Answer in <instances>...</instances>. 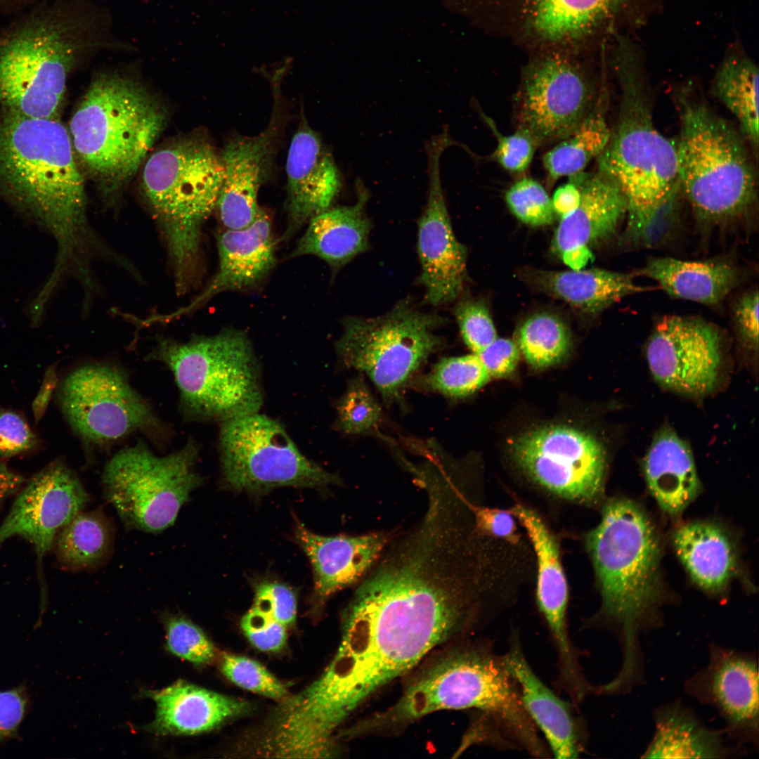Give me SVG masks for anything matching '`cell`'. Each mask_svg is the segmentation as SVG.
I'll return each instance as SVG.
<instances>
[{
  "label": "cell",
  "mask_w": 759,
  "mask_h": 759,
  "mask_svg": "<svg viewBox=\"0 0 759 759\" xmlns=\"http://www.w3.org/2000/svg\"><path fill=\"white\" fill-rule=\"evenodd\" d=\"M477 623L464 602L436 586L363 580L344 612L339 649L323 673L349 715L435 647Z\"/></svg>",
  "instance_id": "obj_1"
},
{
  "label": "cell",
  "mask_w": 759,
  "mask_h": 759,
  "mask_svg": "<svg viewBox=\"0 0 759 759\" xmlns=\"http://www.w3.org/2000/svg\"><path fill=\"white\" fill-rule=\"evenodd\" d=\"M0 195L55 237L56 271L84 272L91 259L110 252L88 221L84 181L58 119L3 110Z\"/></svg>",
  "instance_id": "obj_2"
},
{
  "label": "cell",
  "mask_w": 759,
  "mask_h": 759,
  "mask_svg": "<svg viewBox=\"0 0 759 759\" xmlns=\"http://www.w3.org/2000/svg\"><path fill=\"white\" fill-rule=\"evenodd\" d=\"M586 543L602 595L599 617L588 625L602 626L618 637L622 663L612 680L630 689L643 680L640 635L661 624L659 537L638 504L615 498L604 505L601 521Z\"/></svg>",
  "instance_id": "obj_3"
},
{
  "label": "cell",
  "mask_w": 759,
  "mask_h": 759,
  "mask_svg": "<svg viewBox=\"0 0 759 759\" xmlns=\"http://www.w3.org/2000/svg\"><path fill=\"white\" fill-rule=\"evenodd\" d=\"M475 709L476 738L496 747L550 756L522 703L517 684L489 642L459 647L435 660L409 683L394 706L372 717L378 729L410 722L440 710Z\"/></svg>",
  "instance_id": "obj_4"
},
{
  "label": "cell",
  "mask_w": 759,
  "mask_h": 759,
  "mask_svg": "<svg viewBox=\"0 0 759 759\" xmlns=\"http://www.w3.org/2000/svg\"><path fill=\"white\" fill-rule=\"evenodd\" d=\"M0 32V105L58 119L69 74L97 46L89 18L73 2L39 0Z\"/></svg>",
  "instance_id": "obj_5"
},
{
  "label": "cell",
  "mask_w": 759,
  "mask_h": 759,
  "mask_svg": "<svg viewBox=\"0 0 759 759\" xmlns=\"http://www.w3.org/2000/svg\"><path fill=\"white\" fill-rule=\"evenodd\" d=\"M167 119L162 103L138 81L112 72L93 79L69 133L75 156L106 197L145 162Z\"/></svg>",
  "instance_id": "obj_6"
},
{
  "label": "cell",
  "mask_w": 759,
  "mask_h": 759,
  "mask_svg": "<svg viewBox=\"0 0 759 759\" xmlns=\"http://www.w3.org/2000/svg\"><path fill=\"white\" fill-rule=\"evenodd\" d=\"M223 174L221 154L195 137L173 141L144 162L142 191L162 231L180 295L197 277L202 226L216 208Z\"/></svg>",
  "instance_id": "obj_7"
},
{
  "label": "cell",
  "mask_w": 759,
  "mask_h": 759,
  "mask_svg": "<svg viewBox=\"0 0 759 759\" xmlns=\"http://www.w3.org/2000/svg\"><path fill=\"white\" fill-rule=\"evenodd\" d=\"M621 105L618 123L598 158L599 173L627 202L628 233L640 238L679 189L675 142L655 126L644 87L631 63L619 66Z\"/></svg>",
  "instance_id": "obj_8"
},
{
  "label": "cell",
  "mask_w": 759,
  "mask_h": 759,
  "mask_svg": "<svg viewBox=\"0 0 759 759\" xmlns=\"http://www.w3.org/2000/svg\"><path fill=\"white\" fill-rule=\"evenodd\" d=\"M150 356L172 372L190 420L221 422L263 405L260 367L245 332L227 328L185 342L160 337Z\"/></svg>",
  "instance_id": "obj_9"
},
{
  "label": "cell",
  "mask_w": 759,
  "mask_h": 759,
  "mask_svg": "<svg viewBox=\"0 0 759 759\" xmlns=\"http://www.w3.org/2000/svg\"><path fill=\"white\" fill-rule=\"evenodd\" d=\"M679 188L703 221L744 214L755 197L753 164L741 136L703 101L680 98Z\"/></svg>",
  "instance_id": "obj_10"
},
{
  "label": "cell",
  "mask_w": 759,
  "mask_h": 759,
  "mask_svg": "<svg viewBox=\"0 0 759 759\" xmlns=\"http://www.w3.org/2000/svg\"><path fill=\"white\" fill-rule=\"evenodd\" d=\"M446 322L403 299L382 316L345 318L336 354L342 367L364 372L385 402H401L406 384L443 344L434 331Z\"/></svg>",
  "instance_id": "obj_11"
},
{
  "label": "cell",
  "mask_w": 759,
  "mask_h": 759,
  "mask_svg": "<svg viewBox=\"0 0 759 759\" xmlns=\"http://www.w3.org/2000/svg\"><path fill=\"white\" fill-rule=\"evenodd\" d=\"M199 453L193 439L165 456L139 441L107 462L104 495L127 528L158 533L174 524L192 491L204 482L195 468Z\"/></svg>",
  "instance_id": "obj_12"
},
{
  "label": "cell",
  "mask_w": 759,
  "mask_h": 759,
  "mask_svg": "<svg viewBox=\"0 0 759 759\" xmlns=\"http://www.w3.org/2000/svg\"><path fill=\"white\" fill-rule=\"evenodd\" d=\"M219 447L223 479L236 491L341 483L305 457L280 422L259 412L221 422Z\"/></svg>",
  "instance_id": "obj_13"
},
{
  "label": "cell",
  "mask_w": 759,
  "mask_h": 759,
  "mask_svg": "<svg viewBox=\"0 0 759 759\" xmlns=\"http://www.w3.org/2000/svg\"><path fill=\"white\" fill-rule=\"evenodd\" d=\"M58 399L68 423L87 443L105 444L161 428L149 404L114 366L77 368L60 383Z\"/></svg>",
  "instance_id": "obj_14"
},
{
  "label": "cell",
  "mask_w": 759,
  "mask_h": 759,
  "mask_svg": "<svg viewBox=\"0 0 759 759\" xmlns=\"http://www.w3.org/2000/svg\"><path fill=\"white\" fill-rule=\"evenodd\" d=\"M509 452L523 472L552 493L580 502L602 495L606 452L584 430L565 424L534 428L512 439Z\"/></svg>",
  "instance_id": "obj_15"
},
{
  "label": "cell",
  "mask_w": 759,
  "mask_h": 759,
  "mask_svg": "<svg viewBox=\"0 0 759 759\" xmlns=\"http://www.w3.org/2000/svg\"><path fill=\"white\" fill-rule=\"evenodd\" d=\"M595 90L573 63L558 57L532 65L514 99L517 131L537 145L566 138L593 110Z\"/></svg>",
  "instance_id": "obj_16"
},
{
  "label": "cell",
  "mask_w": 759,
  "mask_h": 759,
  "mask_svg": "<svg viewBox=\"0 0 759 759\" xmlns=\"http://www.w3.org/2000/svg\"><path fill=\"white\" fill-rule=\"evenodd\" d=\"M451 143L444 131L426 146L429 182L427 205L418 222L419 281L425 289V301L434 306L453 301L467 281L466 248L454 235L440 176L441 155Z\"/></svg>",
  "instance_id": "obj_17"
},
{
  "label": "cell",
  "mask_w": 759,
  "mask_h": 759,
  "mask_svg": "<svg viewBox=\"0 0 759 759\" xmlns=\"http://www.w3.org/2000/svg\"><path fill=\"white\" fill-rule=\"evenodd\" d=\"M646 356L655 379L670 390L691 396L712 391L721 365V337L700 319L669 316L655 326Z\"/></svg>",
  "instance_id": "obj_18"
},
{
  "label": "cell",
  "mask_w": 759,
  "mask_h": 759,
  "mask_svg": "<svg viewBox=\"0 0 759 759\" xmlns=\"http://www.w3.org/2000/svg\"><path fill=\"white\" fill-rule=\"evenodd\" d=\"M708 664L685 683V691L714 708L724 732L738 746L758 747L759 692L756 655L711 643Z\"/></svg>",
  "instance_id": "obj_19"
},
{
  "label": "cell",
  "mask_w": 759,
  "mask_h": 759,
  "mask_svg": "<svg viewBox=\"0 0 759 759\" xmlns=\"http://www.w3.org/2000/svg\"><path fill=\"white\" fill-rule=\"evenodd\" d=\"M76 474L57 461L33 476L15 498L0 526V545L20 536L31 543L41 563L58 532L89 502Z\"/></svg>",
  "instance_id": "obj_20"
},
{
  "label": "cell",
  "mask_w": 759,
  "mask_h": 759,
  "mask_svg": "<svg viewBox=\"0 0 759 759\" xmlns=\"http://www.w3.org/2000/svg\"><path fill=\"white\" fill-rule=\"evenodd\" d=\"M510 511L525 528L538 561L537 602L557 654V682L566 687L585 679L568 628V588L553 536L539 516L519 504Z\"/></svg>",
  "instance_id": "obj_21"
},
{
  "label": "cell",
  "mask_w": 759,
  "mask_h": 759,
  "mask_svg": "<svg viewBox=\"0 0 759 759\" xmlns=\"http://www.w3.org/2000/svg\"><path fill=\"white\" fill-rule=\"evenodd\" d=\"M275 103L271 122L262 132L234 136L221 153L224 174L216 209L225 228L247 227L257 214L259 190L271 169L281 126Z\"/></svg>",
  "instance_id": "obj_22"
},
{
  "label": "cell",
  "mask_w": 759,
  "mask_h": 759,
  "mask_svg": "<svg viewBox=\"0 0 759 759\" xmlns=\"http://www.w3.org/2000/svg\"><path fill=\"white\" fill-rule=\"evenodd\" d=\"M580 192L578 207L561 219L554 247L571 269L578 270L593 260L592 247L611 235L627 214V202L620 188L599 173L582 172L570 177Z\"/></svg>",
  "instance_id": "obj_23"
},
{
  "label": "cell",
  "mask_w": 759,
  "mask_h": 759,
  "mask_svg": "<svg viewBox=\"0 0 759 759\" xmlns=\"http://www.w3.org/2000/svg\"><path fill=\"white\" fill-rule=\"evenodd\" d=\"M287 226L284 240L330 209L341 188L339 170L319 136L304 122L291 141L287 162Z\"/></svg>",
  "instance_id": "obj_24"
},
{
  "label": "cell",
  "mask_w": 759,
  "mask_h": 759,
  "mask_svg": "<svg viewBox=\"0 0 759 759\" xmlns=\"http://www.w3.org/2000/svg\"><path fill=\"white\" fill-rule=\"evenodd\" d=\"M504 661L519 687L521 699L531 720L557 759L578 758L584 752L586 732L576 706L552 691L535 673L523 651L516 630L509 640Z\"/></svg>",
  "instance_id": "obj_25"
},
{
  "label": "cell",
  "mask_w": 759,
  "mask_h": 759,
  "mask_svg": "<svg viewBox=\"0 0 759 759\" xmlns=\"http://www.w3.org/2000/svg\"><path fill=\"white\" fill-rule=\"evenodd\" d=\"M218 270L209 285L187 306L170 315H181L224 292L242 291L259 284L275 264L276 242L269 216L260 208L247 227L227 229L216 235Z\"/></svg>",
  "instance_id": "obj_26"
},
{
  "label": "cell",
  "mask_w": 759,
  "mask_h": 759,
  "mask_svg": "<svg viewBox=\"0 0 759 759\" xmlns=\"http://www.w3.org/2000/svg\"><path fill=\"white\" fill-rule=\"evenodd\" d=\"M295 536L311 563L315 598L320 602L361 580L390 540L383 532L323 536L301 523L297 524Z\"/></svg>",
  "instance_id": "obj_27"
},
{
  "label": "cell",
  "mask_w": 759,
  "mask_h": 759,
  "mask_svg": "<svg viewBox=\"0 0 759 759\" xmlns=\"http://www.w3.org/2000/svg\"><path fill=\"white\" fill-rule=\"evenodd\" d=\"M356 190L355 205L330 208L309 221L290 257L313 255L337 268L367 250L371 225L365 207L369 193L359 180Z\"/></svg>",
  "instance_id": "obj_28"
},
{
  "label": "cell",
  "mask_w": 759,
  "mask_h": 759,
  "mask_svg": "<svg viewBox=\"0 0 759 759\" xmlns=\"http://www.w3.org/2000/svg\"><path fill=\"white\" fill-rule=\"evenodd\" d=\"M652 715L655 730L642 758H729L746 753L742 746L728 744L724 731L703 725L680 701L661 705Z\"/></svg>",
  "instance_id": "obj_29"
},
{
  "label": "cell",
  "mask_w": 759,
  "mask_h": 759,
  "mask_svg": "<svg viewBox=\"0 0 759 759\" xmlns=\"http://www.w3.org/2000/svg\"><path fill=\"white\" fill-rule=\"evenodd\" d=\"M153 728L161 734H194L209 731L247 712L249 703L183 681L153 692Z\"/></svg>",
  "instance_id": "obj_30"
},
{
  "label": "cell",
  "mask_w": 759,
  "mask_h": 759,
  "mask_svg": "<svg viewBox=\"0 0 759 759\" xmlns=\"http://www.w3.org/2000/svg\"><path fill=\"white\" fill-rule=\"evenodd\" d=\"M643 472L651 495L668 515L679 516L696 498L700 482L691 450L670 428L654 437L643 460Z\"/></svg>",
  "instance_id": "obj_31"
},
{
  "label": "cell",
  "mask_w": 759,
  "mask_h": 759,
  "mask_svg": "<svg viewBox=\"0 0 759 759\" xmlns=\"http://www.w3.org/2000/svg\"><path fill=\"white\" fill-rule=\"evenodd\" d=\"M673 543L693 581L713 595L725 592L734 576L737 557L733 542L720 525L694 521L678 528Z\"/></svg>",
  "instance_id": "obj_32"
},
{
  "label": "cell",
  "mask_w": 759,
  "mask_h": 759,
  "mask_svg": "<svg viewBox=\"0 0 759 759\" xmlns=\"http://www.w3.org/2000/svg\"><path fill=\"white\" fill-rule=\"evenodd\" d=\"M566 271L533 270L530 280L573 307L596 314L621 299L649 289L636 284L632 274L599 268Z\"/></svg>",
  "instance_id": "obj_33"
},
{
  "label": "cell",
  "mask_w": 759,
  "mask_h": 759,
  "mask_svg": "<svg viewBox=\"0 0 759 759\" xmlns=\"http://www.w3.org/2000/svg\"><path fill=\"white\" fill-rule=\"evenodd\" d=\"M640 273L672 297L707 305L720 303L738 280L737 270L725 261L658 257L649 259Z\"/></svg>",
  "instance_id": "obj_34"
},
{
  "label": "cell",
  "mask_w": 759,
  "mask_h": 759,
  "mask_svg": "<svg viewBox=\"0 0 759 759\" xmlns=\"http://www.w3.org/2000/svg\"><path fill=\"white\" fill-rule=\"evenodd\" d=\"M114 540L112 524L101 510L82 511L58 532L53 545L67 568L91 570L107 562Z\"/></svg>",
  "instance_id": "obj_35"
},
{
  "label": "cell",
  "mask_w": 759,
  "mask_h": 759,
  "mask_svg": "<svg viewBox=\"0 0 759 759\" xmlns=\"http://www.w3.org/2000/svg\"><path fill=\"white\" fill-rule=\"evenodd\" d=\"M758 69L748 57L731 55L713 81L715 96L736 118L753 149L758 145Z\"/></svg>",
  "instance_id": "obj_36"
},
{
  "label": "cell",
  "mask_w": 759,
  "mask_h": 759,
  "mask_svg": "<svg viewBox=\"0 0 759 759\" xmlns=\"http://www.w3.org/2000/svg\"><path fill=\"white\" fill-rule=\"evenodd\" d=\"M610 135L605 118L593 110L569 135L543 155V164L550 180L554 181L581 173L603 152Z\"/></svg>",
  "instance_id": "obj_37"
},
{
  "label": "cell",
  "mask_w": 759,
  "mask_h": 759,
  "mask_svg": "<svg viewBox=\"0 0 759 759\" xmlns=\"http://www.w3.org/2000/svg\"><path fill=\"white\" fill-rule=\"evenodd\" d=\"M517 345L531 365L545 368L564 358L571 346V337L559 318L538 313L527 318L519 327Z\"/></svg>",
  "instance_id": "obj_38"
},
{
  "label": "cell",
  "mask_w": 759,
  "mask_h": 759,
  "mask_svg": "<svg viewBox=\"0 0 759 759\" xmlns=\"http://www.w3.org/2000/svg\"><path fill=\"white\" fill-rule=\"evenodd\" d=\"M628 0H538L536 27L550 38L567 36Z\"/></svg>",
  "instance_id": "obj_39"
},
{
  "label": "cell",
  "mask_w": 759,
  "mask_h": 759,
  "mask_svg": "<svg viewBox=\"0 0 759 759\" xmlns=\"http://www.w3.org/2000/svg\"><path fill=\"white\" fill-rule=\"evenodd\" d=\"M491 376L477 354L443 358L424 375V388L450 398L468 396L489 380Z\"/></svg>",
  "instance_id": "obj_40"
},
{
  "label": "cell",
  "mask_w": 759,
  "mask_h": 759,
  "mask_svg": "<svg viewBox=\"0 0 759 759\" xmlns=\"http://www.w3.org/2000/svg\"><path fill=\"white\" fill-rule=\"evenodd\" d=\"M337 430L353 435L366 434L377 429L382 409L362 374L351 379L336 403Z\"/></svg>",
  "instance_id": "obj_41"
},
{
  "label": "cell",
  "mask_w": 759,
  "mask_h": 759,
  "mask_svg": "<svg viewBox=\"0 0 759 759\" xmlns=\"http://www.w3.org/2000/svg\"><path fill=\"white\" fill-rule=\"evenodd\" d=\"M219 665L222 673L230 681L245 689L277 701L288 696L285 685L253 659L223 653L220 656Z\"/></svg>",
  "instance_id": "obj_42"
},
{
  "label": "cell",
  "mask_w": 759,
  "mask_h": 759,
  "mask_svg": "<svg viewBox=\"0 0 759 759\" xmlns=\"http://www.w3.org/2000/svg\"><path fill=\"white\" fill-rule=\"evenodd\" d=\"M505 200L512 214L526 224L539 226L554 221L552 200L544 187L533 179L517 180L507 190Z\"/></svg>",
  "instance_id": "obj_43"
},
{
  "label": "cell",
  "mask_w": 759,
  "mask_h": 759,
  "mask_svg": "<svg viewBox=\"0 0 759 759\" xmlns=\"http://www.w3.org/2000/svg\"><path fill=\"white\" fill-rule=\"evenodd\" d=\"M167 645L175 656L196 664L212 662L216 649L206 635L193 623L180 615L165 618Z\"/></svg>",
  "instance_id": "obj_44"
},
{
  "label": "cell",
  "mask_w": 759,
  "mask_h": 759,
  "mask_svg": "<svg viewBox=\"0 0 759 759\" xmlns=\"http://www.w3.org/2000/svg\"><path fill=\"white\" fill-rule=\"evenodd\" d=\"M455 316L462 339L472 353H478L497 338L493 320L481 301H460L455 308Z\"/></svg>",
  "instance_id": "obj_45"
},
{
  "label": "cell",
  "mask_w": 759,
  "mask_h": 759,
  "mask_svg": "<svg viewBox=\"0 0 759 759\" xmlns=\"http://www.w3.org/2000/svg\"><path fill=\"white\" fill-rule=\"evenodd\" d=\"M483 117L497 138V146L493 153L494 159L502 168L511 173L524 172L531 164L538 146L536 142L529 136L519 131H517L514 134L503 135L498 131L489 118L484 115Z\"/></svg>",
  "instance_id": "obj_46"
},
{
  "label": "cell",
  "mask_w": 759,
  "mask_h": 759,
  "mask_svg": "<svg viewBox=\"0 0 759 759\" xmlns=\"http://www.w3.org/2000/svg\"><path fill=\"white\" fill-rule=\"evenodd\" d=\"M241 628L249 641L261 651H278L286 644L287 628L254 606L242 617Z\"/></svg>",
  "instance_id": "obj_47"
},
{
  "label": "cell",
  "mask_w": 759,
  "mask_h": 759,
  "mask_svg": "<svg viewBox=\"0 0 759 759\" xmlns=\"http://www.w3.org/2000/svg\"><path fill=\"white\" fill-rule=\"evenodd\" d=\"M254 606L269 614L286 628L295 622L296 596L285 585L270 582L258 584L255 588Z\"/></svg>",
  "instance_id": "obj_48"
},
{
  "label": "cell",
  "mask_w": 759,
  "mask_h": 759,
  "mask_svg": "<svg viewBox=\"0 0 759 759\" xmlns=\"http://www.w3.org/2000/svg\"><path fill=\"white\" fill-rule=\"evenodd\" d=\"M36 444L34 434L21 416L11 411L0 413V457L18 455Z\"/></svg>",
  "instance_id": "obj_49"
},
{
  "label": "cell",
  "mask_w": 759,
  "mask_h": 759,
  "mask_svg": "<svg viewBox=\"0 0 759 759\" xmlns=\"http://www.w3.org/2000/svg\"><path fill=\"white\" fill-rule=\"evenodd\" d=\"M470 507L479 531L512 543L518 542L514 516L510 510L483 507L472 501Z\"/></svg>",
  "instance_id": "obj_50"
},
{
  "label": "cell",
  "mask_w": 759,
  "mask_h": 759,
  "mask_svg": "<svg viewBox=\"0 0 759 759\" xmlns=\"http://www.w3.org/2000/svg\"><path fill=\"white\" fill-rule=\"evenodd\" d=\"M477 356L491 377H502L511 374L517 365L519 349L509 339L496 338Z\"/></svg>",
  "instance_id": "obj_51"
},
{
  "label": "cell",
  "mask_w": 759,
  "mask_h": 759,
  "mask_svg": "<svg viewBox=\"0 0 759 759\" xmlns=\"http://www.w3.org/2000/svg\"><path fill=\"white\" fill-rule=\"evenodd\" d=\"M758 292L753 291L741 297L734 309L737 326L744 340L751 347L758 344Z\"/></svg>",
  "instance_id": "obj_52"
},
{
  "label": "cell",
  "mask_w": 759,
  "mask_h": 759,
  "mask_svg": "<svg viewBox=\"0 0 759 759\" xmlns=\"http://www.w3.org/2000/svg\"><path fill=\"white\" fill-rule=\"evenodd\" d=\"M25 706V699L18 689L0 692V739L16 731L23 718Z\"/></svg>",
  "instance_id": "obj_53"
},
{
  "label": "cell",
  "mask_w": 759,
  "mask_h": 759,
  "mask_svg": "<svg viewBox=\"0 0 759 759\" xmlns=\"http://www.w3.org/2000/svg\"><path fill=\"white\" fill-rule=\"evenodd\" d=\"M551 200L554 212L563 219L578 207L580 200L579 188L570 180L556 189Z\"/></svg>",
  "instance_id": "obj_54"
},
{
  "label": "cell",
  "mask_w": 759,
  "mask_h": 759,
  "mask_svg": "<svg viewBox=\"0 0 759 759\" xmlns=\"http://www.w3.org/2000/svg\"><path fill=\"white\" fill-rule=\"evenodd\" d=\"M57 384V375L53 366L49 367L45 373L42 384L36 396L32 410L37 422L44 415Z\"/></svg>",
  "instance_id": "obj_55"
},
{
  "label": "cell",
  "mask_w": 759,
  "mask_h": 759,
  "mask_svg": "<svg viewBox=\"0 0 759 759\" xmlns=\"http://www.w3.org/2000/svg\"><path fill=\"white\" fill-rule=\"evenodd\" d=\"M24 482L23 476L11 471L6 465L0 463V504L15 493Z\"/></svg>",
  "instance_id": "obj_56"
},
{
  "label": "cell",
  "mask_w": 759,
  "mask_h": 759,
  "mask_svg": "<svg viewBox=\"0 0 759 759\" xmlns=\"http://www.w3.org/2000/svg\"><path fill=\"white\" fill-rule=\"evenodd\" d=\"M27 0H0V15H11L18 11Z\"/></svg>",
  "instance_id": "obj_57"
}]
</instances>
